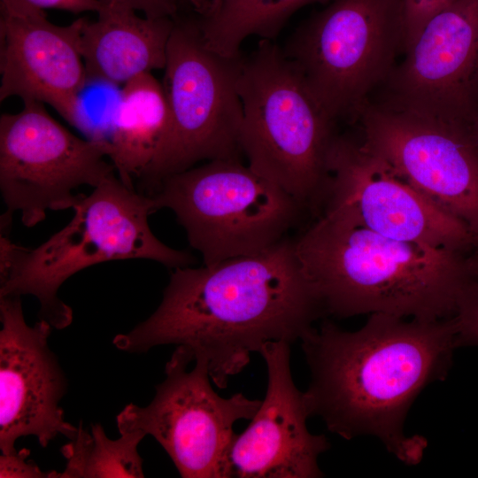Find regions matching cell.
Here are the masks:
<instances>
[{"mask_svg":"<svg viewBox=\"0 0 478 478\" xmlns=\"http://www.w3.org/2000/svg\"><path fill=\"white\" fill-rule=\"evenodd\" d=\"M324 316L287 237L255 255L173 269L155 312L112 343L127 353L182 347L193 361L205 359L212 382L224 389L253 352L301 340Z\"/></svg>","mask_w":478,"mask_h":478,"instance_id":"cell-1","label":"cell"},{"mask_svg":"<svg viewBox=\"0 0 478 478\" xmlns=\"http://www.w3.org/2000/svg\"><path fill=\"white\" fill-rule=\"evenodd\" d=\"M301 341L311 416L344 439L374 436L399 460L419 463L427 440L406 436L405 420L420 392L448 374L457 348L453 317L408 321L373 313L354 332L326 320Z\"/></svg>","mask_w":478,"mask_h":478,"instance_id":"cell-2","label":"cell"},{"mask_svg":"<svg viewBox=\"0 0 478 478\" xmlns=\"http://www.w3.org/2000/svg\"><path fill=\"white\" fill-rule=\"evenodd\" d=\"M294 246L325 316L450 319L478 280V255L388 238L333 210L316 216Z\"/></svg>","mask_w":478,"mask_h":478,"instance_id":"cell-3","label":"cell"},{"mask_svg":"<svg viewBox=\"0 0 478 478\" xmlns=\"http://www.w3.org/2000/svg\"><path fill=\"white\" fill-rule=\"evenodd\" d=\"M72 220L36 248L13 243L1 234L0 297L37 298L39 320L55 329L73 321L72 308L58 297L64 282L98 263L142 258L170 269L195 262L187 251L173 249L151 231L148 217L156 212L150 196L127 187L116 173L81 194Z\"/></svg>","mask_w":478,"mask_h":478,"instance_id":"cell-4","label":"cell"},{"mask_svg":"<svg viewBox=\"0 0 478 478\" xmlns=\"http://www.w3.org/2000/svg\"><path fill=\"white\" fill-rule=\"evenodd\" d=\"M241 147L247 166L317 216L337 123L274 40L243 57L238 79Z\"/></svg>","mask_w":478,"mask_h":478,"instance_id":"cell-5","label":"cell"},{"mask_svg":"<svg viewBox=\"0 0 478 478\" xmlns=\"http://www.w3.org/2000/svg\"><path fill=\"white\" fill-rule=\"evenodd\" d=\"M403 0H333L282 48L307 88L338 124H354L403 54Z\"/></svg>","mask_w":478,"mask_h":478,"instance_id":"cell-6","label":"cell"},{"mask_svg":"<svg viewBox=\"0 0 478 478\" xmlns=\"http://www.w3.org/2000/svg\"><path fill=\"white\" fill-rule=\"evenodd\" d=\"M170 209L203 265L263 252L288 237L304 208L241 160L218 159L168 175L150 195Z\"/></svg>","mask_w":478,"mask_h":478,"instance_id":"cell-7","label":"cell"},{"mask_svg":"<svg viewBox=\"0 0 478 478\" xmlns=\"http://www.w3.org/2000/svg\"><path fill=\"white\" fill-rule=\"evenodd\" d=\"M242 60L207 47L197 19L175 18L162 81L168 129L138 192L150 196L162 179L201 161L241 160Z\"/></svg>","mask_w":478,"mask_h":478,"instance_id":"cell-8","label":"cell"},{"mask_svg":"<svg viewBox=\"0 0 478 478\" xmlns=\"http://www.w3.org/2000/svg\"><path fill=\"white\" fill-rule=\"evenodd\" d=\"M177 346L166 364V378L146 406L127 405L116 417L119 432L151 436L183 478H230L228 452L240 420H251L261 400L243 393L224 398L213 389L208 364Z\"/></svg>","mask_w":478,"mask_h":478,"instance_id":"cell-9","label":"cell"},{"mask_svg":"<svg viewBox=\"0 0 478 478\" xmlns=\"http://www.w3.org/2000/svg\"><path fill=\"white\" fill-rule=\"evenodd\" d=\"M106 148L66 129L42 103L23 101L16 113L0 117V189L11 218L19 212L27 227L48 211L73 209L82 185L98 186L116 173Z\"/></svg>","mask_w":478,"mask_h":478,"instance_id":"cell-10","label":"cell"},{"mask_svg":"<svg viewBox=\"0 0 478 478\" xmlns=\"http://www.w3.org/2000/svg\"><path fill=\"white\" fill-rule=\"evenodd\" d=\"M328 173L320 212L335 211L394 240L478 255V235L370 150L357 129L338 132Z\"/></svg>","mask_w":478,"mask_h":478,"instance_id":"cell-11","label":"cell"},{"mask_svg":"<svg viewBox=\"0 0 478 478\" xmlns=\"http://www.w3.org/2000/svg\"><path fill=\"white\" fill-rule=\"evenodd\" d=\"M370 101L471 132L478 115V0H456L410 42Z\"/></svg>","mask_w":478,"mask_h":478,"instance_id":"cell-12","label":"cell"},{"mask_svg":"<svg viewBox=\"0 0 478 478\" xmlns=\"http://www.w3.org/2000/svg\"><path fill=\"white\" fill-rule=\"evenodd\" d=\"M354 126L370 150L478 235V143L469 130L374 101Z\"/></svg>","mask_w":478,"mask_h":478,"instance_id":"cell-13","label":"cell"},{"mask_svg":"<svg viewBox=\"0 0 478 478\" xmlns=\"http://www.w3.org/2000/svg\"><path fill=\"white\" fill-rule=\"evenodd\" d=\"M21 297H0V450L16 451L22 436L47 447L58 436L73 439L78 427L64 419L60 402L67 379L49 346L53 328L26 322Z\"/></svg>","mask_w":478,"mask_h":478,"instance_id":"cell-14","label":"cell"},{"mask_svg":"<svg viewBox=\"0 0 478 478\" xmlns=\"http://www.w3.org/2000/svg\"><path fill=\"white\" fill-rule=\"evenodd\" d=\"M267 371L264 399L247 428L235 435L228 452L230 476L318 478V459L330 446L306 427L311 416L305 392L294 383L290 343L270 342L260 350Z\"/></svg>","mask_w":478,"mask_h":478,"instance_id":"cell-15","label":"cell"},{"mask_svg":"<svg viewBox=\"0 0 478 478\" xmlns=\"http://www.w3.org/2000/svg\"><path fill=\"white\" fill-rule=\"evenodd\" d=\"M84 20L58 26L44 11L1 12L0 102L17 96L46 104L74 126L89 82L80 50Z\"/></svg>","mask_w":478,"mask_h":478,"instance_id":"cell-16","label":"cell"},{"mask_svg":"<svg viewBox=\"0 0 478 478\" xmlns=\"http://www.w3.org/2000/svg\"><path fill=\"white\" fill-rule=\"evenodd\" d=\"M96 14L94 21L85 18L80 37L89 80L124 85L165 68L175 18H142L131 8L108 2H102Z\"/></svg>","mask_w":478,"mask_h":478,"instance_id":"cell-17","label":"cell"},{"mask_svg":"<svg viewBox=\"0 0 478 478\" xmlns=\"http://www.w3.org/2000/svg\"><path fill=\"white\" fill-rule=\"evenodd\" d=\"M168 107L162 86L151 73L128 81L115 109L108 158L120 181L136 190L159 153L168 129Z\"/></svg>","mask_w":478,"mask_h":478,"instance_id":"cell-18","label":"cell"},{"mask_svg":"<svg viewBox=\"0 0 478 478\" xmlns=\"http://www.w3.org/2000/svg\"><path fill=\"white\" fill-rule=\"evenodd\" d=\"M332 1L219 0L197 20L207 47L226 57H237L248 37L274 40L300 8Z\"/></svg>","mask_w":478,"mask_h":478,"instance_id":"cell-19","label":"cell"},{"mask_svg":"<svg viewBox=\"0 0 478 478\" xmlns=\"http://www.w3.org/2000/svg\"><path fill=\"white\" fill-rule=\"evenodd\" d=\"M120 434L112 440L100 423L88 431L80 422L75 436L60 450L66 466L56 478L144 477L138 445L146 436L141 431Z\"/></svg>","mask_w":478,"mask_h":478,"instance_id":"cell-20","label":"cell"},{"mask_svg":"<svg viewBox=\"0 0 478 478\" xmlns=\"http://www.w3.org/2000/svg\"><path fill=\"white\" fill-rule=\"evenodd\" d=\"M453 319L457 347L478 345V280L464 293Z\"/></svg>","mask_w":478,"mask_h":478,"instance_id":"cell-21","label":"cell"},{"mask_svg":"<svg viewBox=\"0 0 478 478\" xmlns=\"http://www.w3.org/2000/svg\"><path fill=\"white\" fill-rule=\"evenodd\" d=\"M101 0H0L1 12L58 9L73 13L99 11Z\"/></svg>","mask_w":478,"mask_h":478,"instance_id":"cell-22","label":"cell"},{"mask_svg":"<svg viewBox=\"0 0 478 478\" xmlns=\"http://www.w3.org/2000/svg\"><path fill=\"white\" fill-rule=\"evenodd\" d=\"M30 451L23 448L11 453H1V478H56L57 471H42L32 460Z\"/></svg>","mask_w":478,"mask_h":478,"instance_id":"cell-23","label":"cell"},{"mask_svg":"<svg viewBox=\"0 0 478 478\" xmlns=\"http://www.w3.org/2000/svg\"><path fill=\"white\" fill-rule=\"evenodd\" d=\"M454 1L456 0H403L406 21L405 48L432 16Z\"/></svg>","mask_w":478,"mask_h":478,"instance_id":"cell-24","label":"cell"},{"mask_svg":"<svg viewBox=\"0 0 478 478\" xmlns=\"http://www.w3.org/2000/svg\"><path fill=\"white\" fill-rule=\"evenodd\" d=\"M114 3L135 11L142 12L144 16L150 18L171 17L176 18L181 0H101Z\"/></svg>","mask_w":478,"mask_h":478,"instance_id":"cell-25","label":"cell"},{"mask_svg":"<svg viewBox=\"0 0 478 478\" xmlns=\"http://www.w3.org/2000/svg\"><path fill=\"white\" fill-rule=\"evenodd\" d=\"M219 0H189L197 12H206L211 9Z\"/></svg>","mask_w":478,"mask_h":478,"instance_id":"cell-26","label":"cell"},{"mask_svg":"<svg viewBox=\"0 0 478 478\" xmlns=\"http://www.w3.org/2000/svg\"><path fill=\"white\" fill-rule=\"evenodd\" d=\"M471 133L474 138V140L476 141V143H478V115L475 119V121L471 128Z\"/></svg>","mask_w":478,"mask_h":478,"instance_id":"cell-27","label":"cell"},{"mask_svg":"<svg viewBox=\"0 0 478 478\" xmlns=\"http://www.w3.org/2000/svg\"><path fill=\"white\" fill-rule=\"evenodd\" d=\"M181 3H189V0H181Z\"/></svg>","mask_w":478,"mask_h":478,"instance_id":"cell-28","label":"cell"}]
</instances>
